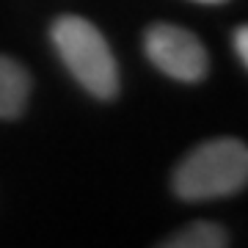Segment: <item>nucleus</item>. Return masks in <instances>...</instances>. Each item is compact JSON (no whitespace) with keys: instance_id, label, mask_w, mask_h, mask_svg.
<instances>
[{"instance_id":"f257e3e1","label":"nucleus","mask_w":248,"mask_h":248,"mask_svg":"<svg viewBox=\"0 0 248 248\" xmlns=\"http://www.w3.org/2000/svg\"><path fill=\"white\" fill-rule=\"evenodd\" d=\"M248 185V146L237 138H215L196 146L174 171V193L185 202H210Z\"/></svg>"},{"instance_id":"f03ea898","label":"nucleus","mask_w":248,"mask_h":248,"mask_svg":"<svg viewBox=\"0 0 248 248\" xmlns=\"http://www.w3.org/2000/svg\"><path fill=\"white\" fill-rule=\"evenodd\" d=\"M55 50L83 89L97 99H113L119 94V66L105 36L89 19L63 14L50 25Z\"/></svg>"},{"instance_id":"7ed1b4c3","label":"nucleus","mask_w":248,"mask_h":248,"mask_svg":"<svg viewBox=\"0 0 248 248\" xmlns=\"http://www.w3.org/2000/svg\"><path fill=\"white\" fill-rule=\"evenodd\" d=\"M143 50L163 75L179 80V83H199L207 75L210 58L204 45L190 31L169 22L152 25L143 36Z\"/></svg>"},{"instance_id":"20e7f679","label":"nucleus","mask_w":248,"mask_h":248,"mask_svg":"<svg viewBox=\"0 0 248 248\" xmlns=\"http://www.w3.org/2000/svg\"><path fill=\"white\" fill-rule=\"evenodd\" d=\"M31 78L17 61L0 55V119H19L25 113Z\"/></svg>"},{"instance_id":"39448f33","label":"nucleus","mask_w":248,"mask_h":248,"mask_svg":"<svg viewBox=\"0 0 248 248\" xmlns=\"http://www.w3.org/2000/svg\"><path fill=\"white\" fill-rule=\"evenodd\" d=\"M229 246L226 232L218 223L210 221H196L177 232L171 240H163V248H223Z\"/></svg>"},{"instance_id":"423d86ee","label":"nucleus","mask_w":248,"mask_h":248,"mask_svg":"<svg viewBox=\"0 0 248 248\" xmlns=\"http://www.w3.org/2000/svg\"><path fill=\"white\" fill-rule=\"evenodd\" d=\"M234 50H237L240 61L248 66V25H240L234 31Z\"/></svg>"},{"instance_id":"0eeeda50","label":"nucleus","mask_w":248,"mask_h":248,"mask_svg":"<svg viewBox=\"0 0 248 248\" xmlns=\"http://www.w3.org/2000/svg\"><path fill=\"white\" fill-rule=\"evenodd\" d=\"M196 3H210V6H215V3H226V0H196Z\"/></svg>"}]
</instances>
